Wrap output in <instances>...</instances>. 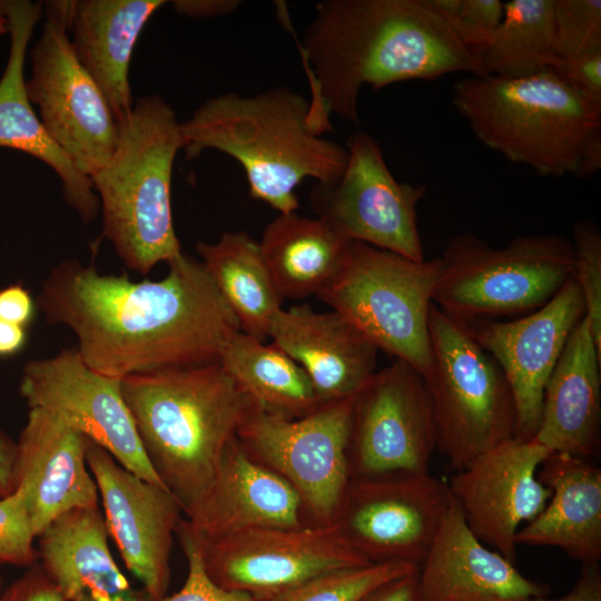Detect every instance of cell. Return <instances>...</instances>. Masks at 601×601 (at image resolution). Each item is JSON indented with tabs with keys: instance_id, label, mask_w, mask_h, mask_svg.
I'll list each match as a JSON object with an SVG mask.
<instances>
[{
	"instance_id": "obj_1",
	"label": "cell",
	"mask_w": 601,
	"mask_h": 601,
	"mask_svg": "<svg viewBox=\"0 0 601 601\" xmlns=\"http://www.w3.org/2000/svg\"><path fill=\"white\" fill-rule=\"evenodd\" d=\"M159 280L106 275L93 263L57 264L37 305L77 337L83 363L121 381L138 373L220 362L238 321L203 263L181 253Z\"/></svg>"
},
{
	"instance_id": "obj_2",
	"label": "cell",
	"mask_w": 601,
	"mask_h": 601,
	"mask_svg": "<svg viewBox=\"0 0 601 601\" xmlns=\"http://www.w3.org/2000/svg\"><path fill=\"white\" fill-rule=\"evenodd\" d=\"M300 48L311 88V124L333 130L332 114L359 125L357 101L373 89L453 72L480 76L472 52L431 0H325Z\"/></svg>"
},
{
	"instance_id": "obj_3",
	"label": "cell",
	"mask_w": 601,
	"mask_h": 601,
	"mask_svg": "<svg viewBox=\"0 0 601 601\" xmlns=\"http://www.w3.org/2000/svg\"><path fill=\"white\" fill-rule=\"evenodd\" d=\"M309 99L278 86L254 96L228 91L203 102L180 122L186 159L219 150L243 167L249 195L279 214L299 207L305 179L335 184L346 167V146L324 138L311 124Z\"/></svg>"
},
{
	"instance_id": "obj_4",
	"label": "cell",
	"mask_w": 601,
	"mask_h": 601,
	"mask_svg": "<svg viewBox=\"0 0 601 601\" xmlns=\"http://www.w3.org/2000/svg\"><path fill=\"white\" fill-rule=\"evenodd\" d=\"M120 391L150 465L184 512L254 404L220 363L128 375Z\"/></svg>"
},
{
	"instance_id": "obj_5",
	"label": "cell",
	"mask_w": 601,
	"mask_h": 601,
	"mask_svg": "<svg viewBox=\"0 0 601 601\" xmlns=\"http://www.w3.org/2000/svg\"><path fill=\"white\" fill-rule=\"evenodd\" d=\"M452 104L483 145L542 177H589L601 167V108L551 69L521 78L465 77Z\"/></svg>"
},
{
	"instance_id": "obj_6",
	"label": "cell",
	"mask_w": 601,
	"mask_h": 601,
	"mask_svg": "<svg viewBox=\"0 0 601 601\" xmlns=\"http://www.w3.org/2000/svg\"><path fill=\"white\" fill-rule=\"evenodd\" d=\"M116 148L89 177L99 198L102 236L126 267L147 275L183 253L171 214V178L183 149L180 121L156 93L134 102L118 125Z\"/></svg>"
},
{
	"instance_id": "obj_7",
	"label": "cell",
	"mask_w": 601,
	"mask_h": 601,
	"mask_svg": "<svg viewBox=\"0 0 601 601\" xmlns=\"http://www.w3.org/2000/svg\"><path fill=\"white\" fill-rule=\"evenodd\" d=\"M431 364L423 375L431 402L436 450L451 469L462 470L516 436L511 387L496 361L466 325L432 303Z\"/></svg>"
},
{
	"instance_id": "obj_8",
	"label": "cell",
	"mask_w": 601,
	"mask_h": 601,
	"mask_svg": "<svg viewBox=\"0 0 601 601\" xmlns=\"http://www.w3.org/2000/svg\"><path fill=\"white\" fill-rule=\"evenodd\" d=\"M433 303L462 323L526 315L573 277L572 243L559 235H526L494 248L471 233L454 236L441 257Z\"/></svg>"
},
{
	"instance_id": "obj_9",
	"label": "cell",
	"mask_w": 601,
	"mask_h": 601,
	"mask_svg": "<svg viewBox=\"0 0 601 601\" xmlns=\"http://www.w3.org/2000/svg\"><path fill=\"white\" fill-rule=\"evenodd\" d=\"M440 273V258L415 260L353 242L339 274L317 297L423 376L431 364L428 313Z\"/></svg>"
},
{
	"instance_id": "obj_10",
	"label": "cell",
	"mask_w": 601,
	"mask_h": 601,
	"mask_svg": "<svg viewBox=\"0 0 601 601\" xmlns=\"http://www.w3.org/2000/svg\"><path fill=\"white\" fill-rule=\"evenodd\" d=\"M46 20L33 45L26 90L50 138L90 177L109 161L118 124L99 87L76 57L69 37L75 1L43 2Z\"/></svg>"
},
{
	"instance_id": "obj_11",
	"label": "cell",
	"mask_w": 601,
	"mask_h": 601,
	"mask_svg": "<svg viewBox=\"0 0 601 601\" xmlns=\"http://www.w3.org/2000/svg\"><path fill=\"white\" fill-rule=\"evenodd\" d=\"M353 398L328 402L299 418L252 406L237 432L244 450L299 495L313 525H331L351 480Z\"/></svg>"
},
{
	"instance_id": "obj_12",
	"label": "cell",
	"mask_w": 601,
	"mask_h": 601,
	"mask_svg": "<svg viewBox=\"0 0 601 601\" xmlns=\"http://www.w3.org/2000/svg\"><path fill=\"white\" fill-rule=\"evenodd\" d=\"M450 502L446 482L430 471L351 477L331 525L371 564L420 568Z\"/></svg>"
},
{
	"instance_id": "obj_13",
	"label": "cell",
	"mask_w": 601,
	"mask_h": 601,
	"mask_svg": "<svg viewBox=\"0 0 601 601\" xmlns=\"http://www.w3.org/2000/svg\"><path fill=\"white\" fill-rule=\"evenodd\" d=\"M346 148L341 178L332 185L316 183L311 189L313 211L353 242L425 259L416 213L425 186L396 180L380 144L365 131L351 135Z\"/></svg>"
},
{
	"instance_id": "obj_14",
	"label": "cell",
	"mask_w": 601,
	"mask_h": 601,
	"mask_svg": "<svg viewBox=\"0 0 601 601\" xmlns=\"http://www.w3.org/2000/svg\"><path fill=\"white\" fill-rule=\"evenodd\" d=\"M197 544L216 584L263 600L331 571L371 564L346 545L333 525L259 528Z\"/></svg>"
},
{
	"instance_id": "obj_15",
	"label": "cell",
	"mask_w": 601,
	"mask_h": 601,
	"mask_svg": "<svg viewBox=\"0 0 601 601\" xmlns=\"http://www.w3.org/2000/svg\"><path fill=\"white\" fill-rule=\"evenodd\" d=\"M435 425L423 376L395 359L376 371L353 398L351 477L428 472Z\"/></svg>"
},
{
	"instance_id": "obj_16",
	"label": "cell",
	"mask_w": 601,
	"mask_h": 601,
	"mask_svg": "<svg viewBox=\"0 0 601 601\" xmlns=\"http://www.w3.org/2000/svg\"><path fill=\"white\" fill-rule=\"evenodd\" d=\"M20 394L29 408L55 414L110 453L128 471L165 486L144 452L120 391V381L90 370L76 348L28 361Z\"/></svg>"
},
{
	"instance_id": "obj_17",
	"label": "cell",
	"mask_w": 601,
	"mask_h": 601,
	"mask_svg": "<svg viewBox=\"0 0 601 601\" xmlns=\"http://www.w3.org/2000/svg\"><path fill=\"white\" fill-rule=\"evenodd\" d=\"M87 464L97 484L108 535L150 601L167 597L173 538L183 506L165 486L120 465L90 442Z\"/></svg>"
},
{
	"instance_id": "obj_18",
	"label": "cell",
	"mask_w": 601,
	"mask_h": 601,
	"mask_svg": "<svg viewBox=\"0 0 601 601\" xmlns=\"http://www.w3.org/2000/svg\"><path fill=\"white\" fill-rule=\"evenodd\" d=\"M551 452L534 439L513 437L454 471L446 482L470 530L512 563L515 534L546 505L550 490L538 470Z\"/></svg>"
},
{
	"instance_id": "obj_19",
	"label": "cell",
	"mask_w": 601,
	"mask_h": 601,
	"mask_svg": "<svg viewBox=\"0 0 601 601\" xmlns=\"http://www.w3.org/2000/svg\"><path fill=\"white\" fill-rule=\"evenodd\" d=\"M584 316L581 290L571 277L545 305L522 317L464 323L474 339L496 361L511 387L516 437H534L548 380L570 334Z\"/></svg>"
},
{
	"instance_id": "obj_20",
	"label": "cell",
	"mask_w": 601,
	"mask_h": 601,
	"mask_svg": "<svg viewBox=\"0 0 601 601\" xmlns=\"http://www.w3.org/2000/svg\"><path fill=\"white\" fill-rule=\"evenodd\" d=\"M183 514L177 529L199 543L252 529L313 525L296 491L255 461L237 436L206 491Z\"/></svg>"
},
{
	"instance_id": "obj_21",
	"label": "cell",
	"mask_w": 601,
	"mask_h": 601,
	"mask_svg": "<svg viewBox=\"0 0 601 601\" xmlns=\"http://www.w3.org/2000/svg\"><path fill=\"white\" fill-rule=\"evenodd\" d=\"M90 442L55 414L29 408L16 442V489L36 538L68 511L98 508L99 492L87 464Z\"/></svg>"
},
{
	"instance_id": "obj_22",
	"label": "cell",
	"mask_w": 601,
	"mask_h": 601,
	"mask_svg": "<svg viewBox=\"0 0 601 601\" xmlns=\"http://www.w3.org/2000/svg\"><path fill=\"white\" fill-rule=\"evenodd\" d=\"M0 13L10 35L9 57L0 79V147L23 151L50 167L61 180L65 201L83 224H89L100 211L92 184L47 134L26 90L27 49L43 13V2L0 0Z\"/></svg>"
},
{
	"instance_id": "obj_23",
	"label": "cell",
	"mask_w": 601,
	"mask_h": 601,
	"mask_svg": "<svg viewBox=\"0 0 601 601\" xmlns=\"http://www.w3.org/2000/svg\"><path fill=\"white\" fill-rule=\"evenodd\" d=\"M421 601H526L549 587L524 577L467 526L451 496L449 510L417 572Z\"/></svg>"
},
{
	"instance_id": "obj_24",
	"label": "cell",
	"mask_w": 601,
	"mask_h": 601,
	"mask_svg": "<svg viewBox=\"0 0 601 601\" xmlns=\"http://www.w3.org/2000/svg\"><path fill=\"white\" fill-rule=\"evenodd\" d=\"M269 337L309 376L324 403L354 397L376 372L378 348L335 311L279 309Z\"/></svg>"
},
{
	"instance_id": "obj_25",
	"label": "cell",
	"mask_w": 601,
	"mask_h": 601,
	"mask_svg": "<svg viewBox=\"0 0 601 601\" xmlns=\"http://www.w3.org/2000/svg\"><path fill=\"white\" fill-rule=\"evenodd\" d=\"M601 352L584 316L570 334L544 388L534 440L551 453L591 461L600 446Z\"/></svg>"
},
{
	"instance_id": "obj_26",
	"label": "cell",
	"mask_w": 601,
	"mask_h": 601,
	"mask_svg": "<svg viewBox=\"0 0 601 601\" xmlns=\"http://www.w3.org/2000/svg\"><path fill=\"white\" fill-rule=\"evenodd\" d=\"M99 508L68 511L37 538L39 565L65 601H150L116 564Z\"/></svg>"
},
{
	"instance_id": "obj_27",
	"label": "cell",
	"mask_w": 601,
	"mask_h": 601,
	"mask_svg": "<svg viewBox=\"0 0 601 601\" xmlns=\"http://www.w3.org/2000/svg\"><path fill=\"white\" fill-rule=\"evenodd\" d=\"M538 479L551 494L544 509L515 534V543L553 546L583 564L601 560V469L593 462L550 453Z\"/></svg>"
},
{
	"instance_id": "obj_28",
	"label": "cell",
	"mask_w": 601,
	"mask_h": 601,
	"mask_svg": "<svg viewBox=\"0 0 601 601\" xmlns=\"http://www.w3.org/2000/svg\"><path fill=\"white\" fill-rule=\"evenodd\" d=\"M164 0H76L71 46L105 96L117 124L131 114L129 68L138 38Z\"/></svg>"
},
{
	"instance_id": "obj_29",
	"label": "cell",
	"mask_w": 601,
	"mask_h": 601,
	"mask_svg": "<svg viewBox=\"0 0 601 601\" xmlns=\"http://www.w3.org/2000/svg\"><path fill=\"white\" fill-rule=\"evenodd\" d=\"M260 253L284 298L319 295L339 274L353 240L319 217L279 214L265 228Z\"/></svg>"
},
{
	"instance_id": "obj_30",
	"label": "cell",
	"mask_w": 601,
	"mask_h": 601,
	"mask_svg": "<svg viewBox=\"0 0 601 601\" xmlns=\"http://www.w3.org/2000/svg\"><path fill=\"white\" fill-rule=\"evenodd\" d=\"M201 263L236 316L240 332L262 342L284 297L260 253L259 243L245 231H226L214 243L195 245Z\"/></svg>"
},
{
	"instance_id": "obj_31",
	"label": "cell",
	"mask_w": 601,
	"mask_h": 601,
	"mask_svg": "<svg viewBox=\"0 0 601 601\" xmlns=\"http://www.w3.org/2000/svg\"><path fill=\"white\" fill-rule=\"evenodd\" d=\"M220 365L259 410L286 417H304L325 403L309 376L274 342L238 332L229 341Z\"/></svg>"
},
{
	"instance_id": "obj_32",
	"label": "cell",
	"mask_w": 601,
	"mask_h": 601,
	"mask_svg": "<svg viewBox=\"0 0 601 601\" xmlns=\"http://www.w3.org/2000/svg\"><path fill=\"white\" fill-rule=\"evenodd\" d=\"M554 0H512L489 43L473 56L480 76L521 78L552 67L558 53L553 27Z\"/></svg>"
},
{
	"instance_id": "obj_33",
	"label": "cell",
	"mask_w": 601,
	"mask_h": 601,
	"mask_svg": "<svg viewBox=\"0 0 601 601\" xmlns=\"http://www.w3.org/2000/svg\"><path fill=\"white\" fill-rule=\"evenodd\" d=\"M406 562H385L344 568L324 573L268 601H363L382 585L416 573Z\"/></svg>"
},
{
	"instance_id": "obj_34",
	"label": "cell",
	"mask_w": 601,
	"mask_h": 601,
	"mask_svg": "<svg viewBox=\"0 0 601 601\" xmlns=\"http://www.w3.org/2000/svg\"><path fill=\"white\" fill-rule=\"evenodd\" d=\"M573 278L585 307V317L601 352V234L597 224L584 219L572 229Z\"/></svg>"
},
{
	"instance_id": "obj_35",
	"label": "cell",
	"mask_w": 601,
	"mask_h": 601,
	"mask_svg": "<svg viewBox=\"0 0 601 601\" xmlns=\"http://www.w3.org/2000/svg\"><path fill=\"white\" fill-rule=\"evenodd\" d=\"M553 27L559 58L601 50V1L554 0Z\"/></svg>"
},
{
	"instance_id": "obj_36",
	"label": "cell",
	"mask_w": 601,
	"mask_h": 601,
	"mask_svg": "<svg viewBox=\"0 0 601 601\" xmlns=\"http://www.w3.org/2000/svg\"><path fill=\"white\" fill-rule=\"evenodd\" d=\"M456 38L474 55L485 47L503 19L500 0H431Z\"/></svg>"
},
{
	"instance_id": "obj_37",
	"label": "cell",
	"mask_w": 601,
	"mask_h": 601,
	"mask_svg": "<svg viewBox=\"0 0 601 601\" xmlns=\"http://www.w3.org/2000/svg\"><path fill=\"white\" fill-rule=\"evenodd\" d=\"M36 539L23 495L16 489L0 499V564L35 565Z\"/></svg>"
},
{
	"instance_id": "obj_38",
	"label": "cell",
	"mask_w": 601,
	"mask_h": 601,
	"mask_svg": "<svg viewBox=\"0 0 601 601\" xmlns=\"http://www.w3.org/2000/svg\"><path fill=\"white\" fill-rule=\"evenodd\" d=\"M176 533L186 555L187 578L178 592L161 601H268L216 584L205 570L197 542L180 530H176Z\"/></svg>"
},
{
	"instance_id": "obj_39",
	"label": "cell",
	"mask_w": 601,
	"mask_h": 601,
	"mask_svg": "<svg viewBox=\"0 0 601 601\" xmlns=\"http://www.w3.org/2000/svg\"><path fill=\"white\" fill-rule=\"evenodd\" d=\"M550 69L583 100L601 108V50L558 58Z\"/></svg>"
},
{
	"instance_id": "obj_40",
	"label": "cell",
	"mask_w": 601,
	"mask_h": 601,
	"mask_svg": "<svg viewBox=\"0 0 601 601\" xmlns=\"http://www.w3.org/2000/svg\"><path fill=\"white\" fill-rule=\"evenodd\" d=\"M0 601H65L39 564H35L0 594Z\"/></svg>"
},
{
	"instance_id": "obj_41",
	"label": "cell",
	"mask_w": 601,
	"mask_h": 601,
	"mask_svg": "<svg viewBox=\"0 0 601 601\" xmlns=\"http://www.w3.org/2000/svg\"><path fill=\"white\" fill-rule=\"evenodd\" d=\"M36 303L21 284H13L0 290V318L27 327L33 319Z\"/></svg>"
},
{
	"instance_id": "obj_42",
	"label": "cell",
	"mask_w": 601,
	"mask_h": 601,
	"mask_svg": "<svg viewBox=\"0 0 601 601\" xmlns=\"http://www.w3.org/2000/svg\"><path fill=\"white\" fill-rule=\"evenodd\" d=\"M526 601H601V566L600 562L583 564L573 588L562 597H533Z\"/></svg>"
},
{
	"instance_id": "obj_43",
	"label": "cell",
	"mask_w": 601,
	"mask_h": 601,
	"mask_svg": "<svg viewBox=\"0 0 601 601\" xmlns=\"http://www.w3.org/2000/svg\"><path fill=\"white\" fill-rule=\"evenodd\" d=\"M237 0H176V12L191 18H209L234 12L240 4Z\"/></svg>"
},
{
	"instance_id": "obj_44",
	"label": "cell",
	"mask_w": 601,
	"mask_h": 601,
	"mask_svg": "<svg viewBox=\"0 0 601 601\" xmlns=\"http://www.w3.org/2000/svg\"><path fill=\"white\" fill-rule=\"evenodd\" d=\"M417 572L382 585L363 601H421Z\"/></svg>"
},
{
	"instance_id": "obj_45",
	"label": "cell",
	"mask_w": 601,
	"mask_h": 601,
	"mask_svg": "<svg viewBox=\"0 0 601 601\" xmlns=\"http://www.w3.org/2000/svg\"><path fill=\"white\" fill-rule=\"evenodd\" d=\"M17 444L8 435L0 434V499L16 489Z\"/></svg>"
},
{
	"instance_id": "obj_46",
	"label": "cell",
	"mask_w": 601,
	"mask_h": 601,
	"mask_svg": "<svg viewBox=\"0 0 601 601\" xmlns=\"http://www.w3.org/2000/svg\"><path fill=\"white\" fill-rule=\"evenodd\" d=\"M27 343L26 327L0 318V357L21 352Z\"/></svg>"
},
{
	"instance_id": "obj_47",
	"label": "cell",
	"mask_w": 601,
	"mask_h": 601,
	"mask_svg": "<svg viewBox=\"0 0 601 601\" xmlns=\"http://www.w3.org/2000/svg\"><path fill=\"white\" fill-rule=\"evenodd\" d=\"M8 33V24L6 18L0 13V35Z\"/></svg>"
},
{
	"instance_id": "obj_48",
	"label": "cell",
	"mask_w": 601,
	"mask_h": 601,
	"mask_svg": "<svg viewBox=\"0 0 601 601\" xmlns=\"http://www.w3.org/2000/svg\"><path fill=\"white\" fill-rule=\"evenodd\" d=\"M3 589H4V581H3V578H2V575L0 573V594L3 591Z\"/></svg>"
}]
</instances>
